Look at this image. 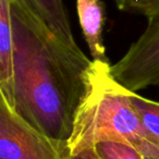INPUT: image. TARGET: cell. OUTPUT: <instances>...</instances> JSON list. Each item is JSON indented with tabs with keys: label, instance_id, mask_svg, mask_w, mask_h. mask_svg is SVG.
Listing matches in <instances>:
<instances>
[{
	"label": "cell",
	"instance_id": "1",
	"mask_svg": "<svg viewBox=\"0 0 159 159\" xmlns=\"http://www.w3.org/2000/svg\"><path fill=\"white\" fill-rule=\"evenodd\" d=\"M14 38V110L60 142L71 136L93 60L58 37L22 0H11Z\"/></svg>",
	"mask_w": 159,
	"mask_h": 159
},
{
	"label": "cell",
	"instance_id": "2",
	"mask_svg": "<svg viewBox=\"0 0 159 159\" xmlns=\"http://www.w3.org/2000/svg\"><path fill=\"white\" fill-rule=\"evenodd\" d=\"M108 142L128 144L144 159H159V142L144 130L130 91L113 77L110 63L93 61L86 93L68 141L69 152L73 156Z\"/></svg>",
	"mask_w": 159,
	"mask_h": 159
},
{
	"label": "cell",
	"instance_id": "3",
	"mask_svg": "<svg viewBox=\"0 0 159 159\" xmlns=\"http://www.w3.org/2000/svg\"><path fill=\"white\" fill-rule=\"evenodd\" d=\"M0 159H70L68 143L38 131L0 96Z\"/></svg>",
	"mask_w": 159,
	"mask_h": 159
},
{
	"label": "cell",
	"instance_id": "4",
	"mask_svg": "<svg viewBox=\"0 0 159 159\" xmlns=\"http://www.w3.org/2000/svg\"><path fill=\"white\" fill-rule=\"evenodd\" d=\"M111 73L122 86L134 93L159 87V18L149 21L121 59L111 64Z\"/></svg>",
	"mask_w": 159,
	"mask_h": 159
},
{
	"label": "cell",
	"instance_id": "5",
	"mask_svg": "<svg viewBox=\"0 0 159 159\" xmlns=\"http://www.w3.org/2000/svg\"><path fill=\"white\" fill-rule=\"evenodd\" d=\"M75 5L80 26L89 46L92 60L109 63L104 43L106 14L102 0H75Z\"/></svg>",
	"mask_w": 159,
	"mask_h": 159
},
{
	"label": "cell",
	"instance_id": "6",
	"mask_svg": "<svg viewBox=\"0 0 159 159\" xmlns=\"http://www.w3.org/2000/svg\"><path fill=\"white\" fill-rule=\"evenodd\" d=\"M0 96L14 109V38L11 0H0Z\"/></svg>",
	"mask_w": 159,
	"mask_h": 159
},
{
	"label": "cell",
	"instance_id": "7",
	"mask_svg": "<svg viewBox=\"0 0 159 159\" xmlns=\"http://www.w3.org/2000/svg\"><path fill=\"white\" fill-rule=\"evenodd\" d=\"M58 37L72 47H79L63 0H22Z\"/></svg>",
	"mask_w": 159,
	"mask_h": 159
},
{
	"label": "cell",
	"instance_id": "8",
	"mask_svg": "<svg viewBox=\"0 0 159 159\" xmlns=\"http://www.w3.org/2000/svg\"><path fill=\"white\" fill-rule=\"evenodd\" d=\"M130 100L146 133L159 142V102L147 99L131 91Z\"/></svg>",
	"mask_w": 159,
	"mask_h": 159
},
{
	"label": "cell",
	"instance_id": "9",
	"mask_svg": "<svg viewBox=\"0 0 159 159\" xmlns=\"http://www.w3.org/2000/svg\"><path fill=\"white\" fill-rule=\"evenodd\" d=\"M120 11L139 14L152 21L159 18V0H115Z\"/></svg>",
	"mask_w": 159,
	"mask_h": 159
},
{
	"label": "cell",
	"instance_id": "10",
	"mask_svg": "<svg viewBox=\"0 0 159 159\" xmlns=\"http://www.w3.org/2000/svg\"><path fill=\"white\" fill-rule=\"evenodd\" d=\"M95 149L100 159H144L134 147L123 143H102Z\"/></svg>",
	"mask_w": 159,
	"mask_h": 159
},
{
	"label": "cell",
	"instance_id": "11",
	"mask_svg": "<svg viewBox=\"0 0 159 159\" xmlns=\"http://www.w3.org/2000/svg\"><path fill=\"white\" fill-rule=\"evenodd\" d=\"M70 159H100V157L98 156L95 148H93V149L85 150V152H80V154L70 156Z\"/></svg>",
	"mask_w": 159,
	"mask_h": 159
}]
</instances>
